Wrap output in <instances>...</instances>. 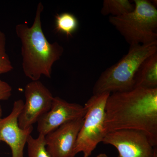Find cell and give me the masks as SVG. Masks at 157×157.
Instances as JSON below:
<instances>
[{
  "label": "cell",
  "instance_id": "1",
  "mask_svg": "<svg viewBox=\"0 0 157 157\" xmlns=\"http://www.w3.org/2000/svg\"><path fill=\"white\" fill-rule=\"evenodd\" d=\"M105 134L121 130L145 133L157 145V89L136 88L110 94L106 102Z\"/></svg>",
  "mask_w": 157,
  "mask_h": 157
},
{
  "label": "cell",
  "instance_id": "2",
  "mask_svg": "<svg viewBox=\"0 0 157 157\" xmlns=\"http://www.w3.org/2000/svg\"><path fill=\"white\" fill-rule=\"evenodd\" d=\"M43 10L44 6L39 2L32 25L20 23L15 27L21 42L23 71L32 81L39 80L42 76L50 78L54 64L64 52L61 45L58 42H48L43 33L41 21Z\"/></svg>",
  "mask_w": 157,
  "mask_h": 157
},
{
  "label": "cell",
  "instance_id": "3",
  "mask_svg": "<svg viewBox=\"0 0 157 157\" xmlns=\"http://www.w3.org/2000/svg\"><path fill=\"white\" fill-rule=\"evenodd\" d=\"M157 52V41L130 45L128 53L101 73L93 88V95L128 91L135 89V78L143 62Z\"/></svg>",
  "mask_w": 157,
  "mask_h": 157
},
{
  "label": "cell",
  "instance_id": "4",
  "mask_svg": "<svg viewBox=\"0 0 157 157\" xmlns=\"http://www.w3.org/2000/svg\"><path fill=\"white\" fill-rule=\"evenodd\" d=\"M132 12L109 16V22L130 45H144L157 41V10L147 0L134 1Z\"/></svg>",
  "mask_w": 157,
  "mask_h": 157
},
{
  "label": "cell",
  "instance_id": "5",
  "mask_svg": "<svg viewBox=\"0 0 157 157\" xmlns=\"http://www.w3.org/2000/svg\"><path fill=\"white\" fill-rule=\"evenodd\" d=\"M110 94L105 93L93 95L84 106L86 113L76 140L75 153L83 154V157H90L106 135L104 124L105 107Z\"/></svg>",
  "mask_w": 157,
  "mask_h": 157
},
{
  "label": "cell",
  "instance_id": "6",
  "mask_svg": "<svg viewBox=\"0 0 157 157\" xmlns=\"http://www.w3.org/2000/svg\"><path fill=\"white\" fill-rule=\"evenodd\" d=\"M25 102L18 117L20 128L26 129L33 126L51 107L54 97L41 81H32L25 89Z\"/></svg>",
  "mask_w": 157,
  "mask_h": 157
},
{
  "label": "cell",
  "instance_id": "7",
  "mask_svg": "<svg viewBox=\"0 0 157 157\" xmlns=\"http://www.w3.org/2000/svg\"><path fill=\"white\" fill-rule=\"evenodd\" d=\"M103 143L115 147L119 157H154L157 151L145 133L132 130H121L107 133Z\"/></svg>",
  "mask_w": 157,
  "mask_h": 157
},
{
  "label": "cell",
  "instance_id": "8",
  "mask_svg": "<svg viewBox=\"0 0 157 157\" xmlns=\"http://www.w3.org/2000/svg\"><path fill=\"white\" fill-rule=\"evenodd\" d=\"M24 104L21 99L15 101L11 113L0 119V142L9 145L12 157H24L25 146L33 129V126L22 129L18 125V117Z\"/></svg>",
  "mask_w": 157,
  "mask_h": 157
},
{
  "label": "cell",
  "instance_id": "9",
  "mask_svg": "<svg viewBox=\"0 0 157 157\" xmlns=\"http://www.w3.org/2000/svg\"><path fill=\"white\" fill-rule=\"evenodd\" d=\"M86 113L85 106L54 97L50 109L37 122V131L45 136L64 124L84 117Z\"/></svg>",
  "mask_w": 157,
  "mask_h": 157
},
{
  "label": "cell",
  "instance_id": "10",
  "mask_svg": "<svg viewBox=\"0 0 157 157\" xmlns=\"http://www.w3.org/2000/svg\"><path fill=\"white\" fill-rule=\"evenodd\" d=\"M84 117L64 124L45 136L51 157H75V147Z\"/></svg>",
  "mask_w": 157,
  "mask_h": 157
},
{
  "label": "cell",
  "instance_id": "11",
  "mask_svg": "<svg viewBox=\"0 0 157 157\" xmlns=\"http://www.w3.org/2000/svg\"><path fill=\"white\" fill-rule=\"evenodd\" d=\"M136 88L157 89V52L146 59L140 65L135 76Z\"/></svg>",
  "mask_w": 157,
  "mask_h": 157
},
{
  "label": "cell",
  "instance_id": "12",
  "mask_svg": "<svg viewBox=\"0 0 157 157\" xmlns=\"http://www.w3.org/2000/svg\"><path fill=\"white\" fill-rule=\"evenodd\" d=\"M134 3L128 0H104L101 10L102 15L119 17L132 12Z\"/></svg>",
  "mask_w": 157,
  "mask_h": 157
},
{
  "label": "cell",
  "instance_id": "13",
  "mask_svg": "<svg viewBox=\"0 0 157 157\" xmlns=\"http://www.w3.org/2000/svg\"><path fill=\"white\" fill-rule=\"evenodd\" d=\"M78 27V19L72 13L63 12L55 15L56 30L64 34L68 38L73 36Z\"/></svg>",
  "mask_w": 157,
  "mask_h": 157
},
{
  "label": "cell",
  "instance_id": "14",
  "mask_svg": "<svg viewBox=\"0 0 157 157\" xmlns=\"http://www.w3.org/2000/svg\"><path fill=\"white\" fill-rule=\"evenodd\" d=\"M27 144L29 157H51L46 149L45 135L39 134L36 138L30 135Z\"/></svg>",
  "mask_w": 157,
  "mask_h": 157
},
{
  "label": "cell",
  "instance_id": "15",
  "mask_svg": "<svg viewBox=\"0 0 157 157\" xmlns=\"http://www.w3.org/2000/svg\"><path fill=\"white\" fill-rule=\"evenodd\" d=\"M6 35L0 30V75L11 72L14 69L6 52Z\"/></svg>",
  "mask_w": 157,
  "mask_h": 157
},
{
  "label": "cell",
  "instance_id": "16",
  "mask_svg": "<svg viewBox=\"0 0 157 157\" xmlns=\"http://www.w3.org/2000/svg\"><path fill=\"white\" fill-rule=\"evenodd\" d=\"M12 89L6 82L0 79V101L9 100L12 94Z\"/></svg>",
  "mask_w": 157,
  "mask_h": 157
},
{
  "label": "cell",
  "instance_id": "17",
  "mask_svg": "<svg viewBox=\"0 0 157 157\" xmlns=\"http://www.w3.org/2000/svg\"><path fill=\"white\" fill-rule=\"evenodd\" d=\"M96 157H109L108 156V155L107 154L105 153H101L100 154L98 155ZM116 157H119V156Z\"/></svg>",
  "mask_w": 157,
  "mask_h": 157
},
{
  "label": "cell",
  "instance_id": "18",
  "mask_svg": "<svg viewBox=\"0 0 157 157\" xmlns=\"http://www.w3.org/2000/svg\"><path fill=\"white\" fill-rule=\"evenodd\" d=\"M2 107L0 105V119L2 118Z\"/></svg>",
  "mask_w": 157,
  "mask_h": 157
},
{
  "label": "cell",
  "instance_id": "19",
  "mask_svg": "<svg viewBox=\"0 0 157 157\" xmlns=\"http://www.w3.org/2000/svg\"><path fill=\"white\" fill-rule=\"evenodd\" d=\"M154 157H157V151L156 152L155 154Z\"/></svg>",
  "mask_w": 157,
  "mask_h": 157
}]
</instances>
